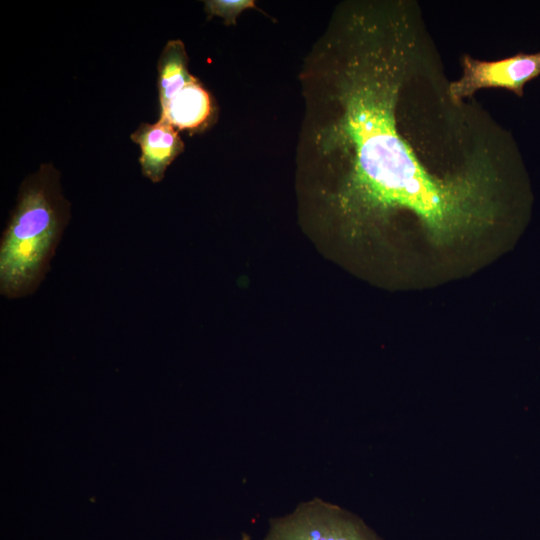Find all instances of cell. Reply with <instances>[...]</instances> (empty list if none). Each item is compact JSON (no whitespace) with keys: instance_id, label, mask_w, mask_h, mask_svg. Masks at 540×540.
Wrapping results in <instances>:
<instances>
[{"instance_id":"obj_1","label":"cell","mask_w":540,"mask_h":540,"mask_svg":"<svg viewBox=\"0 0 540 540\" xmlns=\"http://www.w3.org/2000/svg\"><path fill=\"white\" fill-rule=\"evenodd\" d=\"M298 77V218L326 257L342 262L402 218L437 245L496 223L518 149L475 101L453 100L418 15L363 6L333 16Z\"/></svg>"},{"instance_id":"obj_2","label":"cell","mask_w":540,"mask_h":540,"mask_svg":"<svg viewBox=\"0 0 540 540\" xmlns=\"http://www.w3.org/2000/svg\"><path fill=\"white\" fill-rule=\"evenodd\" d=\"M57 171L41 166L21 185L0 239V294L24 298L39 288L69 221Z\"/></svg>"},{"instance_id":"obj_3","label":"cell","mask_w":540,"mask_h":540,"mask_svg":"<svg viewBox=\"0 0 540 540\" xmlns=\"http://www.w3.org/2000/svg\"><path fill=\"white\" fill-rule=\"evenodd\" d=\"M264 540H382L360 518L320 498L269 520Z\"/></svg>"},{"instance_id":"obj_4","label":"cell","mask_w":540,"mask_h":540,"mask_svg":"<svg viewBox=\"0 0 540 540\" xmlns=\"http://www.w3.org/2000/svg\"><path fill=\"white\" fill-rule=\"evenodd\" d=\"M540 75V52L494 60H478L470 55L462 59L461 76L449 83L453 100L463 102L483 88H504L523 96L524 86Z\"/></svg>"},{"instance_id":"obj_5","label":"cell","mask_w":540,"mask_h":540,"mask_svg":"<svg viewBox=\"0 0 540 540\" xmlns=\"http://www.w3.org/2000/svg\"><path fill=\"white\" fill-rule=\"evenodd\" d=\"M131 139L140 146L142 174L153 183L164 178L167 167L184 149L178 130L163 119L141 124Z\"/></svg>"},{"instance_id":"obj_6","label":"cell","mask_w":540,"mask_h":540,"mask_svg":"<svg viewBox=\"0 0 540 540\" xmlns=\"http://www.w3.org/2000/svg\"><path fill=\"white\" fill-rule=\"evenodd\" d=\"M160 119L177 130L196 132L204 129L212 120L214 105L211 94L195 78L160 106Z\"/></svg>"},{"instance_id":"obj_7","label":"cell","mask_w":540,"mask_h":540,"mask_svg":"<svg viewBox=\"0 0 540 540\" xmlns=\"http://www.w3.org/2000/svg\"><path fill=\"white\" fill-rule=\"evenodd\" d=\"M188 69V56L181 40L169 41L158 61V91L160 106L194 80Z\"/></svg>"},{"instance_id":"obj_8","label":"cell","mask_w":540,"mask_h":540,"mask_svg":"<svg viewBox=\"0 0 540 540\" xmlns=\"http://www.w3.org/2000/svg\"><path fill=\"white\" fill-rule=\"evenodd\" d=\"M253 7H255V3L252 0H212L205 2L206 12L210 16L221 17L227 25L235 24L242 11Z\"/></svg>"},{"instance_id":"obj_9","label":"cell","mask_w":540,"mask_h":540,"mask_svg":"<svg viewBox=\"0 0 540 540\" xmlns=\"http://www.w3.org/2000/svg\"><path fill=\"white\" fill-rule=\"evenodd\" d=\"M241 540H250V536L247 535V534H243L242 536V539Z\"/></svg>"}]
</instances>
